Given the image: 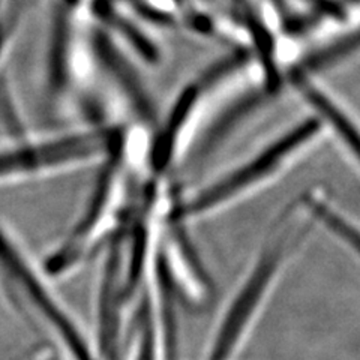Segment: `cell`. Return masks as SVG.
Masks as SVG:
<instances>
[{
  "mask_svg": "<svg viewBox=\"0 0 360 360\" xmlns=\"http://www.w3.org/2000/svg\"><path fill=\"white\" fill-rule=\"evenodd\" d=\"M292 209L283 217V229L274 234V242L258 258L251 275L245 279L242 290L234 296L231 305L224 314L219 328L213 336L210 360H230L239 352V347L252 329V323L258 319L266 300L272 295L274 287L290 263L291 257L308 233L307 225L295 231Z\"/></svg>",
  "mask_w": 360,
  "mask_h": 360,
  "instance_id": "1",
  "label": "cell"
},
{
  "mask_svg": "<svg viewBox=\"0 0 360 360\" xmlns=\"http://www.w3.org/2000/svg\"><path fill=\"white\" fill-rule=\"evenodd\" d=\"M319 131L320 123L317 120L303 123L257 155L254 160L243 164L239 170L231 172L219 182L202 189L200 194L176 207L172 218L174 221L201 218L252 194L296 162L300 158L297 155L307 149L308 143L314 141Z\"/></svg>",
  "mask_w": 360,
  "mask_h": 360,
  "instance_id": "2",
  "label": "cell"
},
{
  "mask_svg": "<svg viewBox=\"0 0 360 360\" xmlns=\"http://www.w3.org/2000/svg\"><path fill=\"white\" fill-rule=\"evenodd\" d=\"M0 266L11 281H14L22 296L38 315L39 321L47 329L54 341L63 348L68 360H98V356L90 352V345L77 328L75 321L66 314L56 299L45 290L38 276L32 272L27 263L22 260L14 245H11L5 234L0 231Z\"/></svg>",
  "mask_w": 360,
  "mask_h": 360,
  "instance_id": "3",
  "label": "cell"
},
{
  "mask_svg": "<svg viewBox=\"0 0 360 360\" xmlns=\"http://www.w3.org/2000/svg\"><path fill=\"white\" fill-rule=\"evenodd\" d=\"M112 144L107 134H82L0 152V176L29 174L98 161Z\"/></svg>",
  "mask_w": 360,
  "mask_h": 360,
  "instance_id": "4",
  "label": "cell"
},
{
  "mask_svg": "<svg viewBox=\"0 0 360 360\" xmlns=\"http://www.w3.org/2000/svg\"><path fill=\"white\" fill-rule=\"evenodd\" d=\"M20 11L21 9L18 6H15L11 11H8L5 15L0 17V58H2V54L6 49L8 41L11 39V37H13L14 29L18 22Z\"/></svg>",
  "mask_w": 360,
  "mask_h": 360,
  "instance_id": "5",
  "label": "cell"
}]
</instances>
